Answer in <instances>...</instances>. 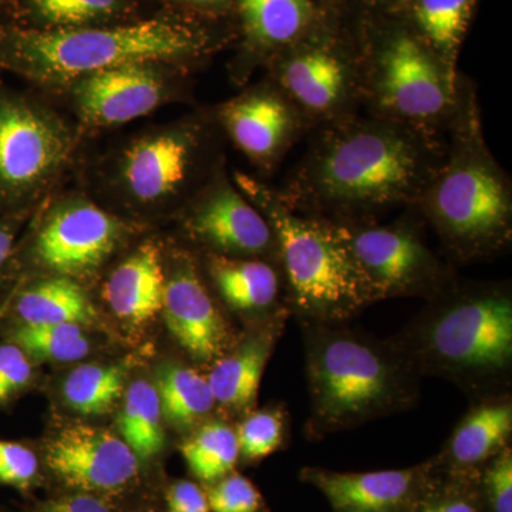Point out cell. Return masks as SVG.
<instances>
[{
	"instance_id": "6da1fadb",
	"label": "cell",
	"mask_w": 512,
	"mask_h": 512,
	"mask_svg": "<svg viewBox=\"0 0 512 512\" xmlns=\"http://www.w3.org/2000/svg\"><path fill=\"white\" fill-rule=\"evenodd\" d=\"M309 136L276 192L291 210L336 224L416 207L446 153V138L363 111Z\"/></svg>"
},
{
	"instance_id": "7a4b0ae2",
	"label": "cell",
	"mask_w": 512,
	"mask_h": 512,
	"mask_svg": "<svg viewBox=\"0 0 512 512\" xmlns=\"http://www.w3.org/2000/svg\"><path fill=\"white\" fill-rule=\"evenodd\" d=\"M446 153L416 208L451 264L494 258L512 242V183L485 140L476 83L458 74Z\"/></svg>"
},
{
	"instance_id": "3957f363",
	"label": "cell",
	"mask_w": 512,
	"mask_h": 512,
	"mask_svg": "<svg viewBox=\"0 0 512 512\" xmlns=\"http://www.w3.org/2000/svg\"><path fill=\"white\" fill-rule=\"evenodd\" d=\"M414 372L453 382L473 399L507 392L512 292L507 282L457 281L392 339Z\"/></svg>"
},
{
	"instance_id": "277c9868",
	"label": "cell",
	"mask_w": 512,
	"mask_h": 512,
	"mask_svg": "<svg viewBox=\"0 0 512 512\" xmlns=\"http://www.w3.org/2000/svg\"><path fill=\"white\" fill-rule=\"evenodd\" d=\"M302 323L311 397L306 436L323 439L416 404L420 376L392 340L348 323Z\"/></svg>"
},
{
	"instance_id": "5b68a950",
	"label": "cell",
	"mask_w": 512,
	"mask_h": 512,
	"mask_svg": "<svg viewBox=\"0 0 512 512\" xmlns=\"http://www.w3.org/2000/svg\"><path fill=\"white\" fill-rule=\"evenodd\" d=\"M235 181L274 231L291 315L301 322L348 323L377 302L342 225L291 210L276 188L249 175L237 174Z\"/></svg>"
},
{
	"instance_id": "8992f818",
	"label": "cell",
	"mask_w": 512,
	"mask_h": 512,
	"mask_svg": "<svg viewBox=\"0 0 512 512\" xmlns=\"http://www.w3.org/2000/svg\"><path fill=\"white\" fill-rule=\"evenodd\" d=\"M362 57V111L446 137L458 100V69L402 13L355 18Z\"/></svg>"
},
{
	"instance_id": "52a82bcc",
	"label": "cell",
	"mask_w": 512,
	"mask_h": 512,
	"mask_svg": "<svg viewBox=\"0 0 512 512\" xmlns=\"http://www.w3.org/2000/svg\"><path fill=\"white\" fill-rule=\"evenodd\" d=\"M214 45L210 30L200 25L147 20L116 28L20 33L10 56L16 69L33 79L64 82L128 64L201 59Z\"/></svg>"
},
{
	"instance_id": "ba28073f",
	"label": "cell",
	"mask_w": 512,
	"mask_h": 512,
	"mask_svg": "<svg viewBox=\"0 0 512 512\" xmlns=\"http://www.w3.org/2000/svg\"><path fill=\"white\" fill-rule=\"evenodd\" d=\"M315 22L268 64L313 130L362 113V57L356 19L320 0Z\"/></svg>"
},
{
	"instance_id": "9c48e42d",
	"label": "cell",
	"mask_w": 512,
	"mask_h": 512,
	"mask_svg": "<svg viewBox=\"0 0 512 512\" xmlns=\"http://www.w3.org/2000/svg\"><path fill=\"white\" fill-rule=\"evenodd\" d=\"M423 218L416 207L399 220L340 224L376 301L436 298L458 281L451 262L443 261L423 237Z\"/></svg>"
},
{
	"instance_id": "30bf717a",
	"label": "cell",
	"mask_w": 512,
	"mask_h": 512,
	"mask_svg": "<svg viewBox=\"0 0 512 512\" xmlns=\"http://www.w3.org/2000/svg\"><path fill=\"white\" fill-rule=\"evenodd\" d=\"M215 117L232 143L265 174L274 173L313 130L305 114L269 77L222 104Z\"/></svg>"
},
{
	"instance_id": "8fae6325",
	"label": "cell",
	"mask_w": 512,
	"mask_h": 512,
	"mask_svg": "<svg viewBox=\"0 0 512 512\" xmlns=\"http://www.w3.org/2000/svg\"><path fill=\"white\" fill-rule=\"evenodd\" d=\"M43 463L69 491L120 497L140 478L136 454L121 437L87 424H73L49 441Z\"/></svg>"
},
{
	"instance_id": "7c38bea8",
	"label": "cell",
	"mask_w": 512,
	"mask_h": 512,
	"mask_svg": "<svg viewBox=\"0 0 512 512\" xmlns=\"http://www.w3.org/2000/svg\"><path fill=\"white\" fill-rule=\"evenodd\" d=\"M192 237L210 254L264 258L278 264L271 224L244 192L218 177L208 185L187 221ZM279 265V264H278Z\"/></svg>"
},
{
	"instance_id": "4fadbf2b",
	"label": "cell",
	"mask_w": 512,
	"mask_h": 512,
	"mask_svg": "<svg viewBox=\"0 0 512 512\" xmlns=\"http://www.w3.org/2000/svg\"><path fill=\"white\" fill-rule=\"evenodd\" d=\"M210 131L202 123L144 138L127 151L123 180L141 201H157L180 191L201 171Z\"/></svg>"
},
{
	"instance_id": "5bb4252c",
	"label": "cell",
	"mask_w": 512,
	"mask_h": 512,
	"mask_svg": "<svg viewBox=\"0 0 512 512\" xmlns=\"http://www.w3.org/2000/svg\"><path fill=\"white\" fill-rule=\"evenodd\" d=\"M66 137L42 114L0 100V188L22 191L45 180L63 160Z\"/></svg>"
},
{
	"instance_id": "9a60e30c",
	"label": "cell",
	"mask_w": 512,
	"mask_h": 512,
	"mask_svg": "<svg viewBox=\"0 0 512 512\" xmlns=\"http://www.w3.org/2000/svg\"><path fill=\"white\" fill-rule=\"evenodd\" d=\"M433 464L373 471L339 473L303 468L302 480L315 485L335 512H413L431 483Z\"/></svg>"
},
{
	"instance_id": "2e32d148",
	"label": "cell",
	"mask_w": 512,
	"mask_h": 512,
	"mask_svg": "<svg viewBox=\"0 0 512 512\" xmlns=\"http://www.w3.org/2000/svg\"><path fill=\"white\" fill-rule=\"evenodd\" d=\"M119 225L107 212L89 204L63 208L47 222L36 241V255L63 275L93 271L113 251Z\"/></svg>"
},
{
	"instance_id": "e0dca14e",
	"label": "cell",
	"mask_w": 512,
	"mask_h": 512,
	"mask_svg": "<svg viewBox=\"0 0 512 512\" xmlns=\"http://www.w3.org/2000/svg\"><path fill=\"white\" fill-rule=\"evenodd\" d=\"M163 312L171 335L194 359L215 362L225 352L227 325L190 261L165 282Z\"/></svg>"
},
{
	"instance_id": "ac0fdd59",
	"label": "cell",
	"mask_w": 512,
	"mask_h": 512,
	"mask_svg": "<svg viewBox=\"0 0 512 512\" xmlns=\"http://www.w3.org/2000/svg\"><path fill=\"white\" fill-rule=\"evenodd\" d=\"M163 96V84L146 64H128L83 77L76 100L83 116L94 124L111 126L146 116Z\"/></svg>"
},
{
	"instance_id": "d6986e66",
	"label": "cell",
	"mask_w": 512,
	"mask_h": 512,
	"mask_svg": "<svg viewBox=\"0 0 512 512\" xmlns=\"http://www.w3.org/2000/svg\"><path fill=\"white\" fill-rule=\"evenodd\" d=\"M320 0H234L249 67L268 66L315 22Z\"/></svg>"
},
{
	"instance_id": "ffe728a7",
	"label": "cell",
	"mask_w": 512,
	"mask_h": 512,
	"mask_svg": "<svg viewBox=\"0 0 512 512\" xmlns=\"http://www.w3.org/2000/svg\"><path fill=\"white\" fill-rule=\"evenodd\" d=\"M511 436V394L478 397L454 427L440 460L453 471L473 473L510 446Z\"/></svg>"
},
{
	"instance_id": "44dd1931",
	"label": "cell",
	"mask_w": 512,
	"mask_h": 512,
	"mask_svg": "<svg viewBox=\"0 0 512 512\" xmlns=\"http://www.w3.org/2000/svg\"><path fill=\"white\" fill-rule=\"evenodd\" d=\"M207 272L222 301L232 311L266 318L289 311L284 276L276 262L208 254Z\"/></svg>"
},
{
	"instance_id": "7402d4cb",
	"label": "cell",
	"mask_w": 512,
	"mask_h": 512,
	"mask_svg": "<svg viewBox=\"0 0 512 512\" xmlns=\"http://www.w3.org/2000/svg\"><path fill=\"white\" fill-rule=\"evenodd\" d=\"M289 316V311L279 313L264 328L242 340L231 353L215 360L207 377L215 403L232 410L254 406L265 367Z\"/></svg>"
},
{
	"instance_id": "603a6c76",
	"label": "cell",
	"mask_w": 512,
	"mask_h": 512,
	"mask_svg": "<svg viewBox=\"0 0 512 512\" xmlns=\"http://www.w3.org/2000/svg\"><path fill=\"white\" fill-rule=\"evenodd\" d=\"M165 279L160 249L143 245L111 274L104 298L131 325H144L163 311Z\"/></svg>"
},
{
	"instance_id": "cb8c5ba5",
	"label": "cell",
	"mask_w": 512,
	"mask_h": 512,
	"mask_svg": "<svg viewBox=\"0 0 512 512\" xmlns=\"http://www.w3.org/2000/svg\"><path fill=\"white\" fill-rule=\"evenodd\" d=\"M9 325H86L96 319L87 293L66 276L47 279L23 289L10 308Z\"/></svg>"
},
{
	"instance_id": "d4e9b609",
	"label": "cell",
	"mask_w": 512,
	"mask_h": 512,
	"mask_svg": "<svg viewBox=\"0 0 512 512\" xmlns=\"http://www.w3.org/2000/svg\"><path fill=\"white\" fill-rule=\"evenodd\" d=\"M481 0H407L402 15L450 66L456 67Z\"/></svg>"
},
{
	"instance_id": "484cf974",
	"label": "cell",
	"mask_w": 512,
	"mask_h": 512,
	"mask_svg": "<svg viewBox=\"0 0 512 512\" xmlns=\"http://www.w3.org/2000/svg\"><path fill=\"white\" fill-rule=\"evenodd\" d=\"M163 412L156 386L136 380L128 387L119 416L121 439L141 464L156 458L164 448Z\"/></svg>"
},
{
	"instance_id": "4316f807",
	"label": "cell",
	"mask_w": 512,
	"mask_h": 512,
	"mask_svg": "<svg viewBox=\"0 0 512 512\" xmlns=\"http://www.w3.org/2000/svg\"><path fill=\"white\" fill-rule=\"evenodd\" d=\"M156 389L165 419L181 429L205 419L217 404L207 377L187 366H165Z\"/></svg>"
},
{
	"instance_id": "83f0119b",
	"label": "cell",
	"mask_w": 512,
	"mask_h": 512,
	"mask_svg": "<svg viewBox=\"0 0 512 512\" xmlns=\"http://www.w3.org/2000/svg\"><path fill=\"white\" fill-rule=\"evenodd\" d=\"M181 453L192 476L204 484L217 483L237 466V433L224 421L212 420L185 441Z\"/></svg>"
},
{
	"instance_id": "f1b7e54d",
	"label": "cell",
	"mask_w": 512,
	"mask_h": 512,
	"mask_svg": "<svg viewBox=\"0 0 512 512\" xmlns=\"http://www.w3.org/2000/svg\"><path fill=\"white\" fill-rule=\"evenodd\" d=\"M2 338L18 345L29 357L53 360V362H76L89 353L90 342L82 326L74 323L60 325H8Z\"/></svg>"
},
{
	"instance_id": "f546056e",
	"label": "cell",
	"mask_w": 512,
	"mask_h": 512,
	"mask_svg": "<svg viewBox=\"0 0 512 512\" xmlns=\"http://www.w3.org/2000/svg\"><path fill=\"white\" fill-rule=\"evenodd\" d=\"M126 370L119 365L76 367L63 384L66 403L76 412L96 416L109 412L121 396Z\"/></svg>"
},
{
	"instance_id": "4dcf8cb0",
	"label": "cell",
	"mask_w": 512,
	"mask_h": 512,
	"mask_svg": "<svg viewBox=\"0 0 512 512\" xmlns=\"http://www.w3.org/2000/svg\"><path fill=\"white\" fill-rule=\"evenodd\" d=\"M288 424L284 410L279 407L249 413L235 430L239 457L258 461L271 456L285 443Z\"/></svg>"
},
{
	"instance_id": "1f68e13d",
	"label": "cell",
	"mask_w": 512,
	"mask_h": 512,
	"mask_svg": "<svg viewBox=\"0 0 512 512\" xmlns=\"http://www.w3.org/2000/svg\"><path fill=\"white\" fill-rule=\"evenodd\" d=\"M39 457L18 441L0 440V485L28 493L40 481Z\"/></svg>"
},
{
	"instance_id": "d6a6232c",
	"label": "cell",
	"mask_w": 512,
	"mask_h": 512,
	"mask_svg": "<svg viewBox=\"0 0 512 512\" xmlns=\"http://www.w3.org/2000/svg\"><path fill=\"white\" fill-rule=\"evenodd\" d=\"M37 12L53 25L70 28L110 15L117 0H33Z\"/></svg>"
},
{
	"instance_id": "836d02e7",
	"label": "cell",
	"mask_w": 512,
	"mask_h": 512,
	"mask_svg": "<svg viewBox=\"0 0 512 512\" xmlns=\"http://www.w3.org/2000/svg\"><path fill=\"white\" fill-rule=\"evenodd\" d=\"M211 512H259L262 497L247 477L228 474L211 484L207 493Z\"/></svg>"
},
{
	"instance_id": "e575fe53",
	"label": "cell",
	"mask_w": 512,
	"mask_h": 512,
	"mask_svg": "<svg viewBox=\"0 0 512 512\" xmlns=\"http://www.w3.org/2000/svg\"><path fill=\"white\" fill-rule=\"evenodd\" d=\"M481 490L490 512H512V450L508 446L484 466Z\"/></svg>"
},
{
	"instance_id": "d590c367",
	"label": "cell",
	"mask_w": 512,
	"mask_h": 512,
	"mask_svg": "<svg viewBox=\"0 0 512 512\" xmlns=\"http://www.w3.org/2000/svg\"><path fill=\"white\" fill-rule=\"evenodd\" d=\"M454 473H457V480L450 484L436 487L430 483L413 512H481L474 491L468 488L460 471Z\"/></svg>"
},
{
	"instance_id": "8d00e7d4",
	"label": "cell",
	"mask_w": 512,
	"mask_h": 512,
	"mask_svg": "<svg viewBox=\"0 0 512 512\" xmlns=\"http://www.w3.org/2000/svg\"><path fill=\"white\" fill-rule=\"evenodd\" d=\"M30 357L15 343L0 340V406L8 404L32 382Z\"/></svg>"
},
{
	"instance_id": "74e56055",
	"label": "cell",
	"mask_w": 512,
	"mask_h": 512,
	"mask_svg": "<svg viewBox=\"0 0 512 512\" xmlns=\"http://www.w3.org/2000/svg\"><path fill=\"white\" fill-rule=\"evenodd\" d=\"M33 512H119L113 505V500L80 491L67 493L49 498L37 504Z\"/></svg>"
},
{
	"instance_id": "f35d334b",
	"label": "cell",
	"mask_w": 512,
	"mask_h": 512,
	"mask_svg": "<svg viewBox=\"0 0 512 512\" xmlns=\"http://www.w3.org/2000/svg\"><path fill=\"white\" fill-rule=\"evenodd\" d=\"M168 512H211L207 493L192 481H175L165 493Z\"/></svg>"
},
{
	"instance_id": "ab89813d",
	"label": "cell",
	"mask_w": 512,
	"mask_h": 512,
	"mask_svg": "<svg viewBox=\"0 0 512 512\" xmlns=\"http://www.w3.org/2000/svg\"><path fill=\"white\" fill-rule=\"evenodd\" d=\"M353 18L402 13L407 0H329Z\"/></svg>"
},
{
	"instance_id": "60d3db41",
	"label": "cell",
	"mask_w": 512,
	"mask_h": 512,
	"mask_svg": "<svg viewBox=\"0 0 512 512\" xmlns=\"http://www.w3.org/2000/svg\"><path fill=\"white\" fill-rule=\"evenodd\" d=\"M184 2L207 15H222L227 12L229 6L234 5V0H184Z\"/></svg>"
},
{
	"instance_id": "b9f144b4",
	"label": "cell",
	"mask_w": 512,
	"mask_h": 512,
	"mask_svg": "<svg viewBox=\"0 0 512 512\" xmlns=\"http://www.w3.org/2000/svg\"><path fill=\"white\" fill-rule=\"evenodd\" d=\"M13 249V232L9 225L0 224V274L8 264Z\"/></svg>"
},
{
	"instance_id": "7bdbcfd3",
	"label": "cell",
	"mask_w": 512,
	"mask_h": 512,
	"mask_svg": "<svg viewBox=\"0 0 512 512\" xmlns=\"http://www.w3.org/2000/svg\"><path fill=\"white\" fill-rule=\"evenodd\" d=\"M165 512H168V511H165Z\"/></svg>"
},
{
	"instance_id": "ee69618b",
	"label": "cell",
	"mask_w": 512,
	"mask_h": 512,
	"mask_svg": "<svg viewBox=\"0 0 512 512\" xmlns=\"http://www.w3.org/2000/svg\"><path fill=\"white\" fill-rule=\"evenodd\" d=\"M0 512H3V511H0Z\"/></svg>"
}]
</instances>
